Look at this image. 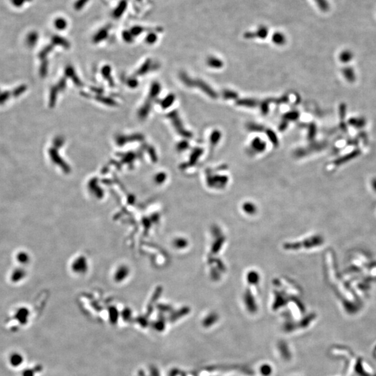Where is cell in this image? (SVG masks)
Returning a JSON list of instances; mask_svg holds the SVG:
<instances>
[{"label":"cell","mask_w":376,"mask_h":376,"mask_svg":"<svg viewBox=\"0 0 376 376\" xmlns=\"http://www.w3.org/2000/svg\"><path fill=\"white\" fill-rule=\"evenodd\" d=\"M67 25L68 24H67V22L65 18L64 19V18L60 17L56 20V26L59 29H65L67 27Z\"/></svg>","instance_id":"obj_1"},{"label":"cell","mask_w":376,"mask_h":376,"mask_svg":"<svg viewBox=\"0 0 376 376\" xmlns=\"http://www.w3.org/2000/svg\"><path fill=\"white\" fill-rule=\"evenodd\" d=\"M107 30H101L100 32L97 33V35L95 36V41L102 40L103 38L104 39V38L106 37V33H107V32H106Z\"/></svg>","instance_id":"obj_2"},{"label":"cell","mask_w":376,"mask_h":376,"mask_svg":"<svg viewBox=\"0 0 376 376\" xmlns=\"http://www.w3.org/2000/svg\"><path fill=\"white\" fill-rule=\"evenodd\" d=\"M156 36L154 33H150V34L149 35V36H147L146 38V42L148 43H153L155 40H156Z\"/></svg>","instance_id":"obj_3"},{"label":"cell","mask_w":376,"mask_h":376,"mask_svg":"<svg viewBox=\"0 0 376 376\" xmlns=\"http://www.w3.org/2000/svg\"><path fill=\"white\" fill-rule=\"evenodd\" d=\"M173 100V97H171V96L167 97V99L163 101V106H164V107H167V106L170 105L171 104H172Z\"/></svg>","instance_id":"obj_4"}]
</instances>
